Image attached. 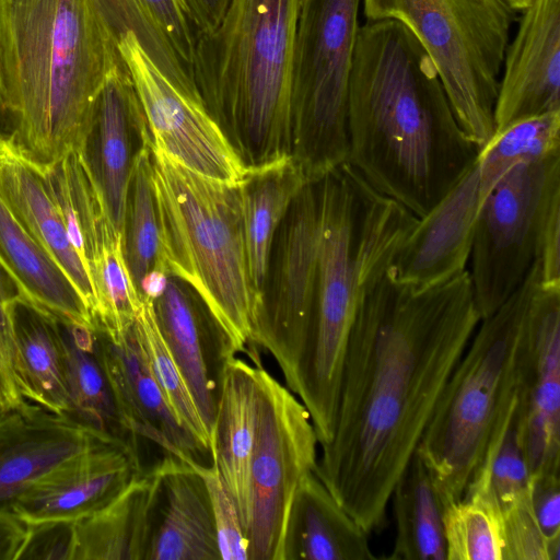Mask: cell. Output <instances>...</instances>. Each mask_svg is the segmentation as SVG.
<instances>
[{"label": "cell", "instance_id": "cell-25", "mask_svg": "<svg viewBox=\"0 0 560 560\" xmlns=\"http://www.w3.org/2000/svg\"><path fill=\"white\" fill-rule=\"evenodd\" d=\"M0 268L23 302L62 324L96 330L92 315L70 278L1 198Z\"/></svg>", "mask_w": 560, "mask_h": 560}, {"label": "cell", "instance_id": "cell-27", "mask_svg": "<svg viewBox=\"0 0 560 560\" xmlns=\"http://www.w3.org/2000/svg\"><path fill=\"white\" fill-rule=\"evenodd\" d=\"M156 483L152 465L103 506L74 521L73 560H145Z\"/></svg>", "mask_w": 560, "mask_h": 560}, {"label": "cell", "instance_id": "cell-34", "mask_svg": "<svg viewBox=\"0 0 560 560\" xmlns=\"http://www.w3.org/2000/svg\"><path fill=\"white\" fill-rule=\"evenodd\" d=\"M560 152V110L518 120L480 151L477 167L485 196L512 167Z\"/></svg>", "mask_w": 560, "mask_h": 560}, {"label": "cell", "instance_id": "cell-31", "mask_svg": "<svg viewBox=\"0 0 560 560\" xmlns=\"http://www.w3.org/2000/svg\"><path fill=\"white\" fill-rule=\"evenodd\" d=\"M60 325L67 363V417L96 434L129 443L120 425L98 355L95 330L62 323Z\"/></svg>", "mask_w": 560, "mask_h": 560}, {"label": "cell", "instance_id": "cell-47", "mask_svg": "<svg viewBox=\"0 0 560 560\" xmlns=\"http://www.w3.org/2000/svg\"><path fill=\"white\" fill-rule=\"evenodd\" d=\"M4 122V117L2 114L1 105H0V124Z\"/></svg>", "mask_w": 560, "mask_h": 560}, {"label": "cell", "instance_id": "cell-36", "mask_svg": "<svg viewBox=\"0 0 560 560\" xmlns=\"http://www.w3.org/2000/svg\"><path fill=\"white\" fill-rule=\"evenodd\" d=\"M529 487L530 474L514 416L485 468L466 491L474 488H485L494 497L503 510L526 493Z\"/></svg>", "mask_w": 560, "mask_h": 560}, {"label": "cell", "instance_id": "cell-39", "mask_svg": "<svg viewBox=\"0 0 560 560\" xmlns=\"http://www.w3.org/2000/svg\"><path fill=\"white\" fill-rule=\"evenodd\" d=\"M19 299L14 284L0 268V416L26 401L14 372L12 310Z\"/></svg>", "mask_w": 560, "mask_h": 560}, {"label": "cell", "instance_id": "cell-3", "mask_svg": "<svg viewBox=\"0 0 560 560\" xmlns=\"http://www.w3.org/2000/svg\"><path fill=\"white\" fill-rule=\"evenodd\" d=\"M120 57L94 0H0V105L38 161L78 149Z\"/></svg>", "mask_w": 560, "mask_h": 560}, {"label": "cell", "instance_id": "cell-23", "mask_svg": "<svg viewBox=\"0 0 560 560\" xmlns=\"http://www.w3.org/2000/svg\"><path fill=\"white\" fill-rule=\"evenodd\" d=\"M158 483L145 560H219L208 490L192 464L171 455L153 465Z\"/></svg>", "mask_w": 560, "mask_h": 560}, {"label": "cell", "instance_id": "cell-11", "mask_svg": "<svg viewBox=\"0 0 560 560\" xmlns=\"http://www.w3.org/2000/svg\"><path fill=\"white\" fill-rule=\"evenodd\" d=\"M258 408L250 464L249 560H281L295 490L313 471L319 444L310 413L298 396L255 363Z\"/></svg>", "mask_w": 560, "mask_h": 560}, {"label": "cell", "instance_id": "cell-22", "mask_svg": "<svg viewBox=\"0 0 560 560\" xmlns=\"http://www.w3.org/2000/svg\"><path fill=\"white\" fill-rule=\"evenodd\" d=\"M0 198L67 273L94 320L96 299L93 283L69 240L43 164L4 131H0Z\"/></svg>", "mask_w": 560, "mask_h": 560}, {"label": "cell", "instance_id": "cell-9", "mask_svg": "<svg viewBox=\"0 0 560 560\" xmlns=\"http://www.w3.org/2000/svg\"><path fill=\"white\" fill-rule=\"evenodd\" d=\"M361 0H301L291 88V158L310 182L347 162L348 91Z\"/></svg>", "mask_w": 560, "mask_h": 560}, {"label": "cell", "instance_id": "cell-44", "mask_svg": "<svg viewBox=\"0 0 560 560\" xmlns=\"http://www.w3.org/2000/svg\"><path fill=\"white\" fill-rule=\"evenodd\" d=\"M231 0H182L198 37L212 32L221 22Z\"/></svg>", "mask_w": 560, "mask_h": 560}, {"label": "cell", "instance_id": "cell-43", "mask_svg": "<svg viewBox=\"0 0 560 560\" xmlns=\"http://www.w3.org/2000/svg\"><path fill=\"white\" fill-rule=\"evenodd\" d=\"M535 262L541 284L560 287V199L551 206L545 219Z\"/></svg>", "mask_w": 560, "mask_h": 560}, {"label": "cell", "instance_id": "cell-15", "mask_svg": "<svg viewBox=\"0 0 560 560\" xmlns=\"http://www.w3.org/2000/svg\"><path fill=\"white\" fill-rule=\"evenodd\" d=\"M149 143L144 112L120 55L97 95L78 147L105 211L120 233L131 170Z\"/></svg>", "mask_w": 560, "mask_h": 560}, {"label": "cell", "instance_id": "cell-33", "mask_svg": "<svg viewBox=\"0 0 560 560\" xmlns=\"http://www.w3.org/2000/svg\"><path fill=\"white\" fill-rule=\"evenodd\" d=\"M121 235L125 260L139 294L144 278L156 269L160 246L151 143L140 151L131 170Z\"/></svg>", "mask_w": 560, "mask_h": 560}, {"label": "cell", "instance_id": "cell-10", "mask_svg": "<svg viewBox=\"0 0 560 560\" xmlns=\"http://www.w3.org/2000/svg\"><path fill=\"white\" fill-rule=\"evenodd\" d=\"M560 199V152L512 167L485 198L470 248L474 299L481 319L524 282L551 206Z\"/></svg>", "mask_w": 560, "mask_h": 560}, {"label": "cell", "instance_id": "cell-45", "mask_svg": "<svg viewBox=\"0 0 560 560\" xmlns=\"http://www.w3.org/2000/svg\"><path fill=\"white\" fill-rule=\"evenodd\" d=\"M27 524L12 510H0V560H16Z\"/></svg>", "mask_w": 560, "mask_h": 560}, {"label": "cell", "instance_id": "cell-16", "mask_svg": "<svg viewBox=\"0 0 560 560\" xmlns=\"http://www.w3.org/2000/svg\"><path fill=\"white\" fill-rule=\"evenodd\" d=\"M97 351L105 370L120 425L139 452L140 441L189 464L209 455L182 425L158 385L135 323L124 334L108 337L95 330ZM212 458V457H211Z\"/></svg>", "mask_w": 560, "mask_h": 560}, {"label": "cell", "instance_id": "cell-12", "mask_svg": "<svg viewBox=\"0 0 560 560\" xmlns=\"http://www.w3.org/2000/svg\"><path fill=\"white\" fill-rule=\"evenodd\" d=\"M319 228L318 184L307 182L276 232L249 339L272 355L295 395L316 301Z\"/></svg>", "mask_w": 560, "mask_h": 560}, {"label": "cell", "instance_id": "cell-35", "mask_svg": "<svg viewBox=\"0 0 560 560\" xmlns=\"http://www.w3.org/2000/svg\"><path fill=\"white\" fill-rule=\"evenodd\" d=\"M135 326L148 353L153 376L182 425L211 455L208 431L188 385L158 326L152 301L142 299ZM212 457V456H211Z\"/></svg>", "mask_w": 560, "mask_h": 560}, {"label": "cell", "instance_id": "cell-8", "mask_svg": "<svg viewBox=\"0 0 560 560\" xmlns=\"http://www.w3.org/2000/svg\"><path fill=\"white\" fill-rule=\"evenodd\" d=\"M368 21L404 24L432 59L456 119L481 151L495 133L494 106L515 11L505 0H361Z\"/></svg>", "mask_w": 560, "mask_h": 560}, {"label": "cell", "instance_id": "cell-42", "mask_svg": "<svg viewBox=\"0 0 560 560\" xmlns=\"http://www.w3.org/2000/svg\"><path fill=\"white\" fill-rule=\"evenodd\" d=\"M529 499L546 538L560 541V474L532 477Z\"/></svg>", "mask_w": 560, "mask_h": 560}, {"label": "cell", "instance_id": "cell-18", "mask_svg": "<svg viewBox=\"0 0 560 560\" xmlns=\"http://www.w3.org/2000/svg\"><path fill=\"white\" fill-rule=\"evenodd\" d=\"M502 70L495 133L518 120L560 110V0H536L522 11Z\"/></svg>", "mask_w": 560, "mask_h": 560}, {"label": "cell", "instance_id": "cell-41", "mask_svg": "<svg viewBox=\"0 0 560 560\" xmlns=\"http://www.w3.org/2000/svg\"><path fill=\"white\" fill-rule=\"evenodd\" d=\"M27 530L16 560H73L74 522L26 523Z\"/></svg>", "mask_w": 560, "mask_h": 560}, {"label": "cell", "instance_id": "cell-24", "mask_svg": "<svg viewBox=\"0 0 560 560\" xmlns=\"http://www.w3.org/2000/svg\"><path fill=\"white\" fill-rule=\"evenodd\" d=\"M258 380L256 366L233 357L225 365L211 456L226 491L238 510L247 537L250 517V464L256 438Z\"/></svg>", "mask_w": 560, "mask_h": 560}, {"label": "cell", "instance_id": "cell-30", "mask_svg": "<svg viewBox=\"0 0 560 560\" xmlns=\"http://www.w3.org/2000/svg\"><path fill=\"white\" fill-rule=\"evenodd\" d=\"M396 524L395 560H446L444 503L416 451L397 479L390 498Z\"/></svg>", "mask_w": 560, "mask_h": 560}, {"label": "cell", "instance_id": "cell-40", "mask_svg": "<svg viewBox=\"0 0 560 560\" xmlns=\"http://www.w3.org/2000/svg\"><path fill=\"white\" fill-rule=\"evenodd\" d=\"M137 1L192 73L198 33L182 0Z\"/></svg>", "mask_w": 560, "mask_h": 560}, {"label": "cell", "instance_id": "cell-26", "mask_svg": "<svg viewBox=\"0 0 560 560\" xmlns=\"http://www.w3.org/2000/svg\"><path fill=\"white\" fill-rule=\"evenodd\" d=\"M369 534L338 503L313 470L291 504L281 560H372Z\"/></svg>", "mask_w": 560, "mask_h": 560}, {"label": "cell", "instance_id": "cell-21", "mask_svg": "<svg viewBox=\"0 0 560 560\" xmlns=\"http://www.w3.org/2000/svg\"><path fill=\"white\" fill-rule=\"evenodd\" d=\"M101 438L108 436L28 400L1 415L0 510H11L34 483Z\"/></svg>", "mask_w": 560, "mask_h": 560}, {"label": "cell", "instance_id": "cell-13", "mask_svg": "<svg viewBox=\"0 0 560 560\" xmlns=\"http://www.w3.org/2000/svg\"><path fill=\"white\" fill-rule=\"evenodd\" d=\"M147 119L151 144L203 176L238 183L247 167L203 104L178 91L132 35L118 43Z\"/></svg>", "mask_w": 560, "mask_h": 560}, {"label": "cell", "instance_id": "cell-20", "mask_svg": "<svg viewBox=\"0 0 560 560\" xmlns=\"http://www.w3.org/2000/svg\"><path fill=\"white\" fill-rule=\"evenodd\" d=\"M485 198L476 161L453 188L418 219L389 267L395 279L416 288H428L467 270L475 225Z\"/></svg>", "mask_w": 560, "mask_h": 560}, {"label": "cell", "instance_id": "cell-6", "mask_svg": "<svg viewBox=\"0 0 560 560\" xmlns=\"http://www.w3.org/2000/svg\"><path fill=\"white\" fill-rule=\"evenodd\" d=\"M539 282L534 262L521 287L480 320L420 439L416 451L445 508L465 495L515 416L527 311Z\"/></svg>", "mask_w": 560, "mask_h": 560}, {"label": "cell", "instance_id": "cell-29", "mask_svg": "<svg viewBox=\"0 0 560 560\" xmlns=\"http://www.w3.org/2000/svg\"><path fill=\"white\" fill-rule=\"evenodd\" d=\"M307 182L291 155L247 168L238 182L247 267L256 308L276 232L294 197Z\"/></svg>", "mask_w": 560, "mask_h": 560}, {"label": "cell", "instance_id": "cell-5", "mask_svg": "<svg viewBox=\"0 0 560 560\" xmlns=\"http://www.w3.org/2000/svg\"><path fill=\"white\" fill-rule=\"evenodd\" d=\"M301 0H231L198 37L201 102L247 168L291 152L292 66Z\"/></svg>", "mask_w": 560, "mask_h": 560}, {"label": "cell", "instance_id": "cell-38", "mask_svg": "<svg viewBox=\"0 0 560 560\" xmlns=\"http://www.w3.org/2000/svg\"><path fill=\"white\" fill-rule=\"evenodd\" d=\"M209 494L220 559L248 560V540L232 497L224 488L217 467L194 464Z\"/></svg>", "mask_w": 560, "mask_h": 560}, {"label": "cell", "instance_id": "cell-19", "mask_svg": "<svg viewBox=\"0 0 560 560\" xmlns=\"http://www.w3.org/2000/svg\"><path fill=\"white\" fill-rule=\"evenodd\" d=\"M151 301L160 331L211 435L224 369L236 354L205 303L179 278L168 275L163 291Z\"/></svg>", "mask_w": 560, "mask_h": 560}, {"label": "cell", "instance_id": "cell-28", "mask_svg": "<svg viewBox=\"0 0 560 560\" xmlns=\"http://www.w3.org/2000/svg\"><path fill=\"white\" fill-rule=\"evenodd\" d=\"M12 334L21 394L31 402L67 416V363L60 322L19 299L12 310Z\"/></svg>", "mask_w": 560, "mask_h": 560}, {"label": "cell", "instance_id": "cell-17", "mask_svg": "<svg viewBox=\"0 0 560 560\" xmlns=\"http://www.w3.org/2000/svg\"><path fill=\"white\" fill-rule=\"evenodd\" d=\"M142 469L135 446L101 438L34 483L11 510L25 523L74 522L107 503Z\"/></svg>", "mask_w": 560, "mask_h": 560}, {"label": "cell", "instance_id": "cell-1", "mask_svg": "<svg viewBox=\"0 0 560 560\" xmlns=\"http://www.w3.org/2000/svg\"><path fill=\"white\" fill-rule=\"evenodd\" d=\"M480 320L468 270L416 288L388 268L362 299L314 471L369 535L384 527L393 488Z\"/></svg>", "mask_w": 560, "mask_h": 560}, {"label": "cell", "instance_id": "cell-2", "mask_svg": "<svg viewBox=\"0 0 560 560\" xmlns=\"http://www.w3.org/2000/svg\"><path fill=\"white\" fill-rule=\"evenodd\" d=\"M347 163L378 194L424 217L480 150L459 126L438 70L395 20L359 27L348 91Z\"/></svg>", "mask_w": 560, "mask_h": 560}, {"label": "cell", "instance_id": "cell-32", "mask_svg": "<svg viewBox=\"0 0 560 560\" xmlns=\"http://www.w3.org/2000/svg\"><path fill=\"white\" fill-rule=\"evenodd\" d=\"M446 560H505L502 509L485 488H474L444 510Z\"/></svg>", "mask_w": 560, "mask_h": 560}, {"label": "cell", "instance_id": "cell-37", "mask_svg": "<svg viewBox=\"0 0 560 560\" xmlns=\"http://www.w3.org/2000/svg\"><path fill=\"white\" fill-rule=\"evenodd\" d=\"M502 513L505 560H560V541L551 542L544 535L532 509L529 489Z\"/></svg>", "mask_w": 560, "mask_h": 560}, {"label": "cell", "instance_id": "cell-14", "mask_svg": "<svg viewBox=\"0 0 560 560\" xmlns=\"http://www.w3.org/2000/svg\"><path fill=\"white\" fill-rule=\"evenodd\" d=\"M515 422L530 478L560 474V287L529 302Z\"/></svg>", "mask_w": 560, "mask_h": 560}, {"label": "cell", "instance_id": "cell-46", "mask_svg": "<svg viewBox=\"0 0 560 560\" xmlns=\"http://www.w3.org/2000/svg\"><path fill=\"white\" fill-rule=\"evenodd\" d=\"M508 4L514 10L522 12L530 4H533L536 0H505Z\"/></svg>", "mask_w": 560, "mask_h": 560}, {"label": "cell", "instance_id": "cell-4", "mask_svg": "<svg viewBox=\"0 0 560 560\" xmlns=\"http://www.w3.org/2000/svg\"><path fill=\"white\" fill-rule=\"evenodd\" d=\"M317 184V291L296 396L324 445L332 435L343 357L358 308L419 218L375 191L347 162Z\"/></svg>", "mask_w": 560, "mask_h": 560}, {"label": "cell", "instance_id": "cell-7", "mask_svg": "<svg viewBox=\"0 0 560 560\" xmlns=\"http://www.w3.org/2000/svg\"><path fill=\"white\" fill-rule=\"evenodd\" d=\"M160 228L155 270L186 282L201 299L233 352L249 345L256 311L238 183L183 166L151 144Z\"/></svg>", "mask_w": 560, "mask_h": 560}]
</instances>
